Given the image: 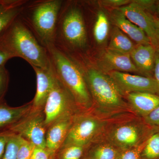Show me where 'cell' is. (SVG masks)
<instances>
[{"label":"cell","instance_id":"obj_1","mask_svg":"<svg viewBox=\"0 0 159 159\" xmlns=\"http://www.w3.org/2000/svg\"><path fill=\"white\" fill-rule=\"evenodd\" d=\"M63 1H27L19 18L40 44L54 45L57 20Z\"/></svg>","mask_w":159,"mask_h":159},{"label":"cell","instance_id":"obj_2","mask_svg":"<svg viewBox=\"0 0 159 159\" xmlns=\"http://www.w3.org/2000/svg\"><path fill=\"white\" fill-rule=\"evenodd\" d=\"M0 43L14 57L23 58L31 67L51 68L48 50L40 44L19 16L0 38Z\"/></svg>","mask_w":159,"mask_h":159},{"label":"cell","instance_id":"obj_3","mask_svg":"<svg viewBox=\"0 0 159 159\" xmlns=\"http://www.w3.org/2000/svg\"><path fill=\"white\" fill-rule=\"evenodd\" d=\"M46 48L55 76L73 97L78 108L88 109L92 106V97L81 69L73 60L54 45Z\"/></svg>","mask_w":159,"mask_h":159},{"label":"cell","instance_id":"obj_4","mask_svg":"<svg viewBox=\"0 0 159 159\" xmlns=\"http://www.w3.org/2000/svg\"><path fill=\"white\" fill-rule=\"evenodd\" d=\"M88 36L81 8L70 2H63L57 20L54 45L69 55L85 50Z\"/></svg>","mask_w":159,"mask_h":159},{"label":"cell","instance_id":"obj_5","mask_svg":"<svg viewBox=\"0 0 159 159\" xmlns=\"http://www.w3.org/2000/svg\"><path fill=\"white\" fill-rule=\"evenodd\" d=\"M74 61L82 70L91 97L98 105L108 110H116L125 106L123 94L109 75Z\"/></svg>","mask_w":159,"mask_h":159},{"label":"cell","instance_id":"obj_6","mask_svg":"<svg viewBox=\"0 0 159 159\" xmlns=\"http://www.w3.org/2000/svg\"><path fill=\"white\" fill-rule=\"evenodd\" d=\"M55 77L53 87L44 107L47 129L58 120L76 116L79 110L70 94Z\"/></svg>","mask_w":159,"mask_h":159},{"label":"cell","instance_id":"obj_7","mask_svg":"<svg viewBox=\"0 0 159 159\" xmlns=\"http://www.w3.org/2000/svg\"><path fill=\"white\" fill-rule=\"evenodd\" d=\"M3 130L20 136L35 147L46 148L47 129L45 124L43 110L31 107L29 112L17 122Z\"/></svg>","mask_w":159,"mask_h":159},{"label":"cell","instance_id":"obj_8","mask_svg":"<svg viewBox=\"0 0 159 159\" xmlns=\"http://www.w3.org/2000/svg\"><path fill=\"white\" fill-rule=\"evenodd\" d=\"M101 127L102 123L95 117L88 114H77L60 148L70 145L85 147L96 137Z\"/></svg>","mask_w":159,"mask_h":159},{"label":"cell","instance_id":"obj_9","mask_svg":"<svg viewBox=\"0 0 159 159\" xmlns=\"http://www.w3.org/2000/svg\"><path fill=\"white\" fill-rule=\"evenodd\" d=\"M110 76L113 80L122 93H146L159 96V90L155 79L128 73L112 71Z\"/></svg>","mask_w":159,"mask_h":159},{"label":"cell","instance_id":"obj_10","mask_svg":"<svg viewBox=\"0 0 159 159\" xmlns=\"http://www.w3.org/2000/svg\"><path fill=\"white\" fill-rule=\"evenodd\" d=\"M127 19L141 28L145 32L150 41L152 45L156 48L159 46V42L153 16L145 11L139 5L131 1L127 6L119 9Z\"/></svg>","mask_w":159,"mask_h":159},{"label":"cell","instance_id":"obj_11","mask_svg":"<svg viewBox=\"0 0 159 159\" xmlns=\"http://www.w3.org/2000/svg\"><path fill=\"white\" fill-rule=\"evenodd\" d=\"M144 136L142 126L134 124L118 126L112 131L111 140L114 146L121 151L127 150L140 145Z\"/></svg>","mask_w":159,"mask_h":159},{"label":"cell","instance_id":"obj_12","mask_svg":"<svg viewBox=\"0 0 159 159\" xmlns=\"http://www.w3.org/2000/svg\"><path fill=\"white\" fill-rule=\"evenodd\" d=\"M97 64L98 66L104 72H139L131 58L130 54L107 48L102 51Z\"/></svg>","mask_w":159,"mask_h":159},{"label":"cell","instance_id":"obj_13","mask_svg":"<svg viewBox=\"0 0 159 159\" xmlns=\"http://www.w3.org/2000/svg\"><path fill=\"white\" fill-rule=\"evenodd\" d=\"M36 74L37 89L35 96L32 102V108L43 110L44 107L51 90L55 75L51 68L44 69L32 66Z\"/></svg>","mask_w":159,"mask_h":159},{"label":"cell","instance_id":"obj_14","mask_svg":"<svg viewBox=\"0 0 159 159\" xmlns=\"http://www.w3.org/2000/svg\"><path fill=\"white\" fill-rule=\"evenodd\" d=\"M75 116L58 120L47 129L46 134V148L51 152L55 154L62 146Z\"/></svg>","mask_w":159,"mask_h":159},{"label":"cell","instance_id":"obj_15","mask_svg":"<svg viewBox=\"0 0 159 159\" xmlns=\"http://www.w3.org/2000/svg\"><path fill=\"white\" fill-rule=\"evenodd\" d=\"M116 9L111 14V19L115 26L128 35L138 44H151L150 40L143 30L127 19L119 9Z\"/></svg>","mask_w":159,"mask_h":159},{"label":"cell","instance_id":"obj_16","mask_svg":"<svg viewBox=\"0 0 159 159\" xmlns=\"http://www.w3.org/2000/svg\"><path fill=\"white\" fill-rule=\"evenodd\" d=\"M156 54V48L151 44H138L130 56L139 72L149 74L154 69Z\"/></svg>","mask_w":159,"mask_h":159},{"label":"cell","instance_id":"obj_17","mask_svg":"<svg viewBox=\"0 0 159 159\" xmlns=\"http://www.w3.org/2000/svg\"><path fill=\"white\" fill-rule=\"evenodd\" d=\"M127 98L134 110L143 117L159 106V96L146 93H133Z\"/></svg>","mask_w":159,"mask_h":159},{"label":"cell","instance_id":"obj_18","mask_svg":"<svg viewBox=\"0 0 159 159\" xmlns=\"http://www.w3.org/2000/svg\"><path fill=\"white\" fill-rule=\"evenodd\" d=\"M32 107V102L18 107H11L5 101L0 102V130L14 124L29 112Z\"/></svg>","mask_w":159,"mask_h":159},{"label":"cell","instance_id":"obj_19","mask_svg":"<svg viewBox=\"0 0 159 159\" xmlns=\"http://www.w3.org/2000/svg\"><path fill=\"white\" fill-rule=\"evenodd\" d=\"M135 46L125 33L116 26L114 27L107 49L130 54Z\"/></svg>","mask_w":159,"mask_h":159},{"label":"cell","instance_id":"obj_20","mask_svg":"<svg viewBox=\"0 0 159 159\" xmlns=\"http://www.w3.org/2000/svg\"><path fill=\"white\" fill-rule=\"evenodd\" d=\"M109 31V21L107 16L103 11H98L93 30L96 42L98 44L103 43L107 39Z\"/></svg>","mask_w":159,"mask_h":159},{"label":"cell","instance_id":"obj_21","mask_svg":"<svg viewBox=\"0 0 159 159\" xmlns=\"http://www.w3.org/2000/svg\"><path fill=\"white\" fill-rule=\"evenodd\" d=\"M121 151L113 145H98L90 150L85 159H116Z\"/></svg>","mask_w":159,"mask_h":159},{"label":"cell","instance_id":"obj_22","mask_svg":"<svg viewBox=\"0 0 159 159\" xmlns=\"http://www.w3.org/2000/svg\"><path fill=\"white\" fill-rule=\"evenodd\" d=\"M27 1L23 0V2L18 5L0 12V38L5 33L11 23L19 16L24 4Z\"/></svg>","mask_w":159,"mask_h":159},{"label":"cell","instance_id":"obj_23","mask_svg":"<svg viewBox=\"0 0 159 159\" xmlns=\"http://www.w3.org/2000/svg\"><path fill=\"white\" fill-rule=\"evenodd\" d=\"M141 159H159V132L153 134L146 140Z\"/></svg>","mask_w":159,"mask_h":159},{"label":"cell","instance_id":"obj_24","mask_svg":"<svg viewBox=\"0 0 159 159\" xmlns=\"http://www.w3.org/2000/svg\"><path fill=\"white\" fill-rule=\"evenodd\" d=\"M84 147L70 145L59 148L55 152L54 159H81L84 155Z\"/></svg>","mask_w":159,"mask_h":159},{"label":"cell","instance_id":"obj_25","mask_svg":"<svg viewBox=\"0 0 159 159\" xmlns=\"http://www.w3.org/2000/svg\"><path fill=\"white\" fill-rule=\"evenodd\" d=\"M9 133L6 149L2 159H17L22 138L16 134Z\"/></svg>","mask_w":159,"mask_h":159},{"label":"cell","instance_id":"obj_26","mask_svg":"<svg viewBox=\"0 0 159 159\" xmlns=\"http://www.w3.org/2000/svg\"><path fill=\"white\" fill-rule=\"evenodd\" d=\"M147 140L133 148L121 151L116 159H141V153L146 144Z\"/></svg>","mask_w":159,"mask_h":159},{"label":"cell","instance_id":"obj_27","mask_svg":"<svg viewBox=\"0 0 159 159\" xmlns=\"http://www.w3.org/2000/svg\"><path fill=\"white\" fill-rule=\"evenodd\" d=\"M9 74L5 65L0 66V102L4 101V97L8 90Z\"/></svg>","mask_w":159,"mask_h":159},{"label":"cell","instance_id":"obj_28","mask_svg":"<svg viewBox=\"0 0 159 159\" xmlns=\"http://www.w3.org/2000/svg\"><path fill=\"white\" fill-rule=\"evenodd\" d=\"M35 146L22 138L17 154V159H30Z\"/></svg>","mask_w":159,"mask_h":159},{"label":"cell","instance_id":"obj_29","mask_svg":"<svg viewBox=\"0 0 159 159\" xmlns=\"http://www.w3.org/2000/svg\"><path fill=\"white\" fill-rule=\"evenodd\" d=\"M54 154L47 148L35 147L30 159H51Z\"/></svg>","mask_w":159,"mask_h":159},{"label":"cell","instance_id":"obj_30","mask_svg":"<svg viewBox=\"0 0 159 159\" xmlns=\"http://www.w3.org/2000/svg\"><path fill=\"white\" fill-rule=\"evenodd\" d=\"M131 2L129 0H103L100 1L99 3L101 6L117 9L130 4Z\"/></svg>","mask_w":159,"mask_h":159},{"label":"cell","instance_id":"obj_31","mask_svg":"<svg viewBox=\"0 0 159 159\" xmlns=\"http://www.w3.org/2000/svg\"><path fill=\"white\" fill-rule=\"evenodd\" d=\"M145 123L150 126H159V106L144 117Z\"/></svg>","mask_w":159,"mask_h":159},{"label":"cell","instance_id":"obj_32","mask_svg":"<svg viewBox=\"0 0 159 159\" xmlns=\"http://www.w3.org/2000/svg\"><path fill=\"white\" fill-rule=\"evenodd\" d=\"M13 57V55L0 43V66L5 65L9 60Z\"/></svg>","mask_w":159,"mask_h":159},{"label":"cell","instance_id":"obj_33","mask_svg":"<svg viewBox=\"0 0 159 159\" xmlns=\"http://www.w3.org/2000/svg\"><path fill=\"white\" fill-rule=\"evenodd\" d=\"M9 133L6 130H0V159H2L6 149Z\"/></svg>","mask_w":159,"mask_h":159},{"label":"cell","instance_id":"obj_34","mask_svg":"<svg viewBox=\"0 0 159 159\" xmlns=\"http://www.w3.org/2000/svg\"><path fill=\"white\" fill-rule=\"evenodd\" d=\"M23 0H0V12L18 5Z\"/></svg>","mask_w":159,"mask_h":159},{"label":"cell","instance_id":"obj_35","mask_svg":"<svg viewBox=\"0 0 159 159\" xmlns=\"http://www.w3.org/2000/svg\"><path fill=\"white\" fill-rule=\"evenodd\" d=\"M154 72V79L156 81L159 90V54L157 53V52L155 55Z\"/></svg>","mask_w":159,"mask_h":159},{"label":"cell","instance_id":"obj_36","mask_svg":"<svg viewBox=\"0 0 159 159\" xmlns=\"http://www.w3.org/2000/svg\"><path fill=\"white\" fill-rule=\"evenodd\" d=\"M133 1L145 10L150 8L153 6L154 3V2L152 1H139H139Z\"/></svg>","mask_w":159,"mask_h":159},{"label":"cell","instance_id":"obj_37","mask_svg":"<svg viewBox=\"0 0 159 159\" xmlns=\"http://www.w3.org/2000/svg\"><path fill=\"white\" fill-rule=\"evenodd\" d=\"M153 18L159 42V18L157 17H155V16H153Z\"/></svg>","mask_w":159,"mask_h":159},{"label":"cell","instance_id":"obj_38","mask_svg":"<svg viewBox=\"0 0 159 159\" xmlns=\"http://www.w3.org/2000/svg\"><path fill=\"white\" fill-rule=\"evenodd\" d=\"M156 52L157 53L159 54V46L156 48Z\"/></svg>","mask_w":159,"mask_h":159},{"label":"cell","instance_id":"obj_39","mask_svg":"<svg viewBox=\"0 0 159 159\" xmlns=\"http://www.w3.org/2000/svg\"><path fill=\"white\" fill-rule=\"evenodd\" d=\"M158 12H159V6H158Z\"/></svg>","mask_w":159,"mask_h":159},{"label":"cell","instance_id":"obj_40","mask_svg":"<svg viewBox=\"0 0 159 159\" xmlns=\"http://www.w3.org/2000/svg\"><path fill=\"white\" fill-rule=\"evenodd\" d=\"M51 159H54V156Z\"/></svg>","mask_w":159,"mask_h":159}]
</instances>
